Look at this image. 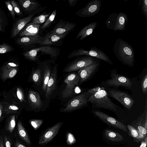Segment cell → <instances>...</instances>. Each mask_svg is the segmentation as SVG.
<instances>
[{
  "instance_id": "cell-1",
  "label": "cell",
  "mask_w": 147,
  "mask_h": 147,
  "mask_svg": "<svg viewBox=\"0 0 147 147\" xmlns=\"http://www.w3.org/2000/svg\"><path fill=\"white\" fill-rule=\"evenodd\" d=\"M113 52L121 62L123 64L132 67L135 62L134 49L126 41L117 38L114 44Z\"/></svg>"
},
{
  "instance_id": "cell-2",
  "label": "cell",
  "mask_w": 147,
  "mask_h": 147,
  "mask_svg": "<svg viewBox=\"0 0 147 147\" xmlns=\"http://www.w3.org/2000/svg\"><path fill=\"white\" fill-rule=\"evenodd\" d=\"M107 92L104 88L95 93L88 99V102L94 109H102L116 112L117 106L109 98Z\"/></svg>"
},
{
  "instance_id": "cell-3",
  "label": "cell",
  "mask_w": 147,
  "mask_h": 147,
  "mask_svg": "<svg viewBox=\"0 0 147 147\" xmlns=\"http://www.w3.org/2000/svg\"><path fill=\"white\" fill-rule=\"evenodd\" d=\"M128 18L125 13H113L107 18L106 24L107 28L114 31H123L128 21Z\"/></svg>"
},
{
  "instance_id": "cell-4",
  "label": "cell",
  "mask_w": 147,
  "mask_h": 147,
  "mask_svg": "<svg viewBox=\"0 0 147 147\" xmlns=\"http://www.w3.org/2000/svg\"><path fill=\"white\" fill-rule=\"evenodd\" d=\"M83 55L91 56L102 60L111 65L113 63L109 57L102 51L95 47H92L89 50L80 48L75 50L70 53L68 57L69 59Z\"/></svg>"
},
{
  "instance_id": "cell-5",
  "label": "cell",
  "mask_w": 147,
  "mask_h": 147,
  "mask_svg": "<svg viewBox=\"0 0 147 147\" xmlns=\"http://www.w3.org/2000/svg\"><path fill=\"white\" fill-rule=\"evenodd\" d=\"M112 70L111 74V78L104 82L106 86L108 87H123L125 88L131 89L132 82L127 77L120 74Z\"/></svg>"
},
{
  "instance_id": "cell-6",
  "label": "cell",
  "mask_w": 147,
  "mask_h": 147,
  "mask_svg": "<svg viewBox=\"0 0 147 147\" xmlns=\"http://www.w3.org/2000/svg\"><path fill=\"white\" fill-rule=\"evenodd\" d=\"M34 49L41 53L29 54L25 52L23 53L25 58L34 62L37 61L36 57L39 54H40V55H48L53 59L56 58L59 55L60 50L58 48L50 46L42 45Z\"/></svg>"
},
{
  "instance_id": "cell-7",
  "label": "cell",
  "mask_w": 147,
  "mask_h": 147,
  "mask_svg": "<svg viewBox=\"0 0 147 147\" xmlns=\"http://www.w3.org/2000/svg\"><path fill=\"white\" fill-rule=\"evenodd\" d=\"M101 3L100 0H92L88 2L84 7L77 11L76 15L82 18L94 16L99 12Z\"/></svg>"
},
{
  "instance_id": "cell-8",
  "label": "cell",
  "mask_w": 147,
  "mask_h": 147,
  "mask_svg": "<svg viewBox=\"0 0 147 147\" xmlns=\"http://www.w3.org/2000/svg\"><path fill=\"white\" fill-rule=\"evenodd\" d=\"M96 61L94 57L88 56L76 58L65 67L64 72H69L78 70Z\"/></svg>"
},
{
  "instance_id": "cell-9",
  "label": "cell",
  "mask_w": 147,
  "mask_h": 147,
  "mask_svg": "<svg viewBox=\"0 0 147 147\" xmlns=\"http://www.w3.org/2000/svg\"><path fill=\"white\" fill-rule=\"evenodd\" d=\"M88 98L85 92L74 97L67 103L62 112H70L84 107L88 104Z\"/></svg>"
},
{
  "instance_id": "cell-10",
  "label": "cell",
  "mask_w": 147,
  "mask_h": 147,
  "mask_svg": "<svg viewBox=\"0 0 147 147\" xmlns=\"http://www.w3.org/2000/svg\"><path fill=\"white\" fill-rule=\"evenodd\" d=\"M92 112L96 117L103 122L125 132H127L126 126L122 122L99 110H93Z\"/></svg>"
},
{
  "instance_id": "cell-11",
  "label": "cell",
  "mask_w": 147,
  "mask_h": 147,
  "mask_svg": "<svg viewBox=\"0 0 147 147\" xmlns=\"http://www.w3.org/2000/svg\"><path fill=\"white\" fill-rule=\"evenodd\" d=\"M80 77L78 74L73 73L67 76L64 80L66 86L62 93L63 98L71 97L73 94L74 90L80 82Z\"/></svg>"
},
{
  "instance_id": "cell-12",
  "label": "cell",
  "mask_w": 147,
  "mask_h": 147,
  "mask_svg": "<svg viewBox=\"0 0 147 147\" xmlns=\"http://www.w3.org/2000/svg\"><path fill=\"white\" fill-rule=\"evenodd\" d=\"M109 93L111 97L128 110H130L134 104V99L126 92L121 90H111L109 91Z\"/></svg>"
},
{
  "instance_id": "cell-13",
  "label": "cell",
  "mask_w": 147,
  "mask_h": 147,
  "mask_svg": "<svg viewBox=\"0 0 147 147\" xmlns=\"http://www.w3.org/2000/svg\"><path fill=\"white\" fill-rule=\"evenodd\" d=\"M18 3L22 11L30 15H34L42 7L37 1L34 0H17Z\"/></svg>"
},
{
  "instance_id": "cell-14",
  "label": "cell",
  "mask_w": 147,
  "mask_h": 147,
  "mask_svg": "<svg viewBox=\"0 0 147 147\" xmlns=\"http://www.w3.org/2000/svg\"><path fill=\"white\" fill-rule=\"evenodd\" d=\"M43 38V36L38 34L34 36L20 37L15 40V42L21 47L26 48L39 44Z\"/></svg>"
},
{
  "instance_id": "cell-15",
  "label": "cell",
  "mask_w": 147,
  "mask_h": 147,
  "mask_svg": "<svg viewBox=\"0 0 147 147\" xmlns=\"http://www.w3.org/2000/svg\"><path fill=\"white\" fill-rule=\"evenodd\" d=\"M63 123L58 122L46 130L39 138L38 144L42 145L50 142L56 136Z\"/></svg>"
},
{
  "instance_id": "cell-16",
  "label": "cell",
  "mask_w": 147,
  "mask_h": 147,
  "mask_svg": "<svg viewBox=\"0 0 147 147\" xmlns=\"http://www.w3.org/2000/svg\"><path fill=\"white\" fill-rule=\"evenodd\" d=\"M34 15H28L16 20L10 31V37L12 38L18 35L24 27L31 20Z\"/></svg>"
},
{
  "instance_id": "cell-17",
  "label": "cell",
  "mask_w": 147,
  "mask_h": 147,
  "mask_svg": "<svg viewBox=\"0 0 147 147\" xmlns=\"http://www.w3.org/2000/svg\"><path fill=\"white\" fill-rule=\"evenodd\" d=\"M76 26L75 23L61 20L49 32L52 34H62L70 32Z\"/></svg>"
},
{
  "instance_id": "cell-18",
  "label": "cell",
  "mask_w": 147,
  "mask_h": 147,
  "mask_svg": "<svg viewBox=\"0 0 147 147\" xmlns=\"http://www.w3.org/2000/svg\"><path fill=\"white\" fill-rule=\"evenodd\" d=\"M70 32L61 34H52L48 32L39 44L41 45H55L59 42L62 41Z\"/></svg>"
},
{
  "instance_id": "cell-19",
  "label": "cell",
  "mask_w": 147,
  "mask_h": 147,
  "mask_svg": "<svg viewBox=\"0 0 147 147\" xmlns=\"http://www.w3.org/2000/svg\"><path fill=\"white\" fill-rule=\"evenodd\" d=\"M98 64L96 62L87 65L78 71L80 80V84H82L88 79L96 70Z\"/></svg>"
},
{
  "instance_id": "cell-20",
  "label": "cell",
  "mask_w": 147,
  "mask_h": 147,
  "mask_svg": "<svg viewBox=\"0 0 147 147\" xmlns=\"http://www.w3.org/2000/svg\"><path fill=\"white\" fill-rule=\"evenodd\" d=\"M57 76V65H55L51 71L49 79L48 82L45 96L49 98L56 87Z\"/></svg>"
},
{
  "instance_id": "cell-21",
  "label": "cell",
  "mask_w": 147,
  "mask_h": 147,
  "mask_svg": "<svg viewBox=\"0 0 147 147\" xmlns=\"http://www.w3.org/2000/svg\"><path fill=\"white\" fill-rule=\"evenodd\" d=\"M18 66V64L12 62L7 63L4 65L1 74L2 80H5L13 77L17 73Z\"/></svg>"
},
{
  "instance_id": "cell-22",
  "label": "cell",
  "mask_w": 147,
  "mask_h": 147,
  "mask_svg": "<svg viewBox=\"0 0 147 147\" xmlns=\"http://www.w3.org/2000/svg\"><path fill=\"white\" fill-rule=\"evenodd\" d=\"M137 129L145 137L147 136V113L142 114L137 119L133 121L130 125Z\"/></svg>"
},
{
  "instance_id": "cell-23",
  "label": "cell",
  "mask_w": 147,
  "mask_h": 147,
  "mask_svg": "<svg viewBox=\"0 0 147 147\" xmlns=\"http://www.w3.org/2000/svg\"><path fill=\"white\" fill-rule=\"evenodd\" d=\"M28 100L31 108L34 109H39L42 105L39 94L36 92L30 90L28 92Z\"/></svg>"
},
{
  "instance_id": "cell-24",
  "label": "cell",
  "mask_w": 147,
  "mask_h": 147,
  "mask_svg": "<svg viewBox=\"0 0 147 147\" xmlns=\"http://www.w3.org/2000/svg\"><path fill=\"white\" fill-rule=\"evenodd\" d=\"M40 27V24L32 23L28 24L19 34V36H32L38 34Z\"/></svg>"
},
{
  "instance_id": "cell-25",
  "label": "cell",
  "mask_w": 147,
  "mask_h": 147,
  "mask_svg": "<svg viewBox=\"0 0 147 147\" xmlns=\"http://www.w3.org/2000/svg\"><path fill=\"white\" fill-rule=\"evenodd\" d=\"M97 25V22H95L85 26L79 32L76 37V39L79 38V40H82L86 37L91 34Z\"/></svg>"
},
{
  "instance_id": "cell-26",
  "label": "cell",
  "mask_w": 147,
  "mask_h": 147,
  "mask_svg": "<svg viewBox=\"0 0 147 147\" xmlns=\"http://www.w3.org/2000/svg\"><path fill=\"white\" fill-rule=\"evenodd\" d=\"M42 89L45 92L47 85L51 73L50 66L46 62L43 64L42 67Z\"/></svg>"
},
{
  "instance_id": "cell-27",
  "label": "cell",
  "mask_w": 147,
  "mask_h": 147,
  "mask_svg": "<svg viewBox=\"0 0 147 147\" xmlns=\"http://www.w3.org/2000/svg\"><path fill=\"white\" fill-rule=\"evenodd\" d=\"M126 127L128 134L134 138L135 142H138L144 138L145 137L142 134L130 125L128 124Z\"/></svg>"
},
{
  "instance_id": "cell-28",
  "label": "cell",
  "mask_w": 147,
  "mask_h": 147,
  "mask_svg": "<svg viewBox=\"0 0 147 147\" xmlns=\"http://www.w3.org/2000/svg\"><path fill=\"white\" fill-rule=\"evenodd\" d=\"M105 137L108 140L113 142H120L124 139L120 134L110 130L106 129L104 132Z\"/></svg>"
},
{
  "instance_id": "cell-29",
  "label": "cell",
  "mask_w": 147,
  "mask_h": 147,
  "mask_svg": "<svg viewBox=\"0 0 147 147\" xmlns=\"http://www.w3.org/2000/svg\"><path fill=\"white\" fill-rule=\"evenodd\" d=\"M9 23L7 17L4 11L0 7V32H5Z\"/></svg>"
},
{
  "instance_id": "cell-30",
  "label": "cell",
  "mask_w": 147,
  "mask_h": 147,
  "mask_svg": "<svg viewBox=\"0 0 147 147\" xmlns=\"http://www.w3.org/2000/svg\"><path fill=\"white\" fill-rule=\"evenodd\" d=\"M18 134L20 137L29 145L31 144L28 135L21 122L19 121L18 124Z\"/></svg>"
},
{
  "instance_id": "cell-31",
  "label": "cell",
  "mask_w": 147,
  "mask_h": 147,
  "mask_svg": "<svg viewBox=\"0 0 147 147\" xmlns=\"http://www.w3.org/2000/svg\"><path fill=\"white\" fill-rule=\"evenodd\" d=\"M42 69L37 68L33 71L32 75V79L33 82L37 85L40 84L42 79Z\"/></svg>"
},
{
  "instance_id": "cell-32",
  "label": "cell",
  "mask_w": 147,
  "mask_h": 147,
  "mask_svg": "<svg viewBox=\"0 0 147 147\" xmlns=\"http://www.w3.org/2000/svg\"><path fill=\"white\" fill-rule=\"evenodd\" d=\"M50 16V13L42 14L34 18L32 23L40 24L45 22Z\"/></svg>"
},
{
  "instance_id": "cell-33",
  "label": "cell",
  "mask_w": 147,
  "mask_h": 147,
  "mask_svg": "<svg viewBox=\"0 0 147 147\" xmlns=\"http://www.w3.org/2000/svg\"><path fill=\"white\" fill-rule=\"evenodd\" d=\"M57 13L56 9L54 10L48 18L45 23L42 26L41 28L42 29H45L49 27L51 23L54 20Z\"/></svg>"
},
{
  "instance_id": "cell-34",
  "label": "cell",
  "mask_w": 147,
  "mask_h": 147,
  "mask_svg": "<svg viewBox=\"0 0 147 147\" xmlns=\"http://www.w3.org/2000/svg\"><path fill=\"white\" fill-rule=\"evenodd\" d=\"M3 111L6 114L14 113L16 112L19 108L14 105H5L3 106Z\"/></svg>"
},
{
  "instance_id": "cell-35",
  "label": "cell",
  "mask_w": 147,
  "mask_h": 147,
  "mask_svg": "<svg viewBox=\"0 0 147 147\" xmlns=\"http://www.w3.org/2000/svg\"><path fill=\"white\" fill-rule=\"evenodd\" d=\"M13 48L9 44L3 42L0 45V54H4L13 51Z\"/></svg>"
},
{
  "instance_id": "cell-36",
  "label": "cell",
  "mask_w": 147,
  "mask_h": 147,
  "mask_svg": "<svg viewBox=\"0 0 147 147\" xmlns=\"http://www.w3.org/2000/svg\"><path fill=\"white\" fill-rule=\"evenodd\" d=\"M16 126L15 116L13 115L9 118L7 125V129L10 133H12Z\"/></svg>"
},
{
  "instance_id": "cell-37",
  "label": "cell",
  "mask_w": 147,
  "mask_h": 147,
  "mask_svg": "<svg viewBox=\"0 0 147 147\" xmlns=\"http://www.w3.org/2000/svg\"><path fill=\"white\" fill-rule=\"evenodd\" d=\"M138 5L140 7L145 19L147 20V0H139Z\"/></svg>"
},
{
  "instance_id": "cell-38",
  "label": "cell",
  "mask_w": 147,
  "mask_h": 147,
  "mask_svg": "<svg viewBox=\"0 0 147 147\" xmlns=\"http://www.w3.org/2000/svg\"><path fill=\"white\" fill-rule=\"evenodd\" d=\"M11 2L13 7L16 14L19 16H22L23 15L22 11L18 2L15 0H11Z\"/></svg>"
},
{
  "instance_id": "cell-39",
  "label": "cell",
  "mask_w": 147,
  "mask_h": 147,
  "mask_svg": "<svg viewBox=\"0 0 147 147\" xmlns=\"http://www.w3.org/2000/svg\"><path fill=\"white\" fill-rule=\"evenodd\" d=\"M5 5L9 11L13 19H15L16 13L11 1L7 0L5 1Z\"/></svg>"
},
{
  "instance_id": "cell-40",
  "label": "cell",
  "mask_w": 147,
  "mask_h": 147,
  "mask_svg": "<svg viewBox=\"0 0 147 147\" xmlns=\"http://www.w3.org/2000/svg\"><path fill=\"white\" fill-rule=\"evenodd\" d=\"M31 125L35 130H36L41 126L43 122L41 119H32L29 121Z\"/></svg>"
},
{
  "instance_id": "cell-41",
  "label": "cell",
  "mask_w": 147,
  "mask_h": 147,
  "mask_svg": "<svg viewBox=\"0 0 147 147\" xmlns=\"http://www.w3.org/2000/svg\"><path fill=\"white\" fill-rule=\"evenodd\" d=\"M104 88L103 87L97 86L89 89L85 92L89 98L91 96Z\"/></svg>"
},
{
  "instance_id": "cell-42",
  "label": "cell",
  "mask_w": 147,
  "mask_h": 147,
  "mask_svg": "<svg viewBox=\"0 0 147 147\" xmlns=\"http://www.w3.org/2000/svg\"><path fill=\"white\" fill-rule=\"evenodd\" d=\"M66 138L67 143L68 145H72L76 142V140L74 136L70 133H68L67 134Z\"/></svg>"
},
{
  "instance_id": "cell-43",
  "label": "cell",
  "mask_w": 147,
  "mask_h": 147,
  "mask_svg": "<svg viewBox=\"0 0 147 147\" xmlns=\"http://www.w3.org/2000/svg\"><path fill=\"white\" fill-rule=\"evenodd\" d=\"M141 87L142 91L144 94L147 93V74H146L144 77L142 81Z\"/></svg>"
},
{
  "instance_id": "cell-44",
  "label": "cell",
  "mask_w": 147,
  "mask_h": 147,
  "mask_svg": "<svg viewBox=\"0 0 147 147\" xmlns=\"http://www.w3.org/2000/svg\"><path fill=\"white\" fill-rule=\"evenodd\" d=\"M17 95L18 98L20 101L22 102L24 100V95L23 92L21 89L18 88L17 89Z\"/></svg>"
},
{
  "instance_id": "cell-45",
  "label": "cell",
  "mask_w": 147,
  "mask_h": 147,
  "mask_svg": "<svg viewBox=\"0 0 147 147\" xmlns=\"http://www.w3.org/2000/svg\"><path fill=\"white\" fill-rule=\"evenodd\" d=\"M141 144L139 147H146L147 144V136H146L141 141Z\"/></svg>"
},
{
  "instance_id": "cell-46",
  "label": "cell",
  "mask_w": 147,
  "mask_h": 147,
  "mask_svg": "<svg viewBox=\"0 0 147 147\" xmlns=\"http://www.w3.org/2000/svg\"><path fill=\"white\" fill-rule=\"evenodd\" d=\"M4 141L5 147H11L10 142L6 136L4 137Z\"/></svg>"
},
{
  "instance_id": "cell-47",
  "label": "cell",
  "mask_w": 147,
  "mask_h": 147,
  "mask_svg": "<svg viewBox=\"0 0 147 147\" xmlns=\"http://www.w3.org/2000/svg\"><path fill=\"white\" fill-rule=\"evenodd\" d=\"M78 1V0H68V2L70 6L73 7L76 4Z\"/></svg>"
},
{
  "instance_id": "cell-48",
  "label": "cell",
  "mask_w": 147,
  "mask_h": 147,
  "mask_svg": "<svg viewBox=\"0 0 147 147\" xmlns=\"http://www.w3.org/2000/svg\"><path fill=\"white\" fill-rule=\"evenodd\" d=\"M3 105L1 102L0 99V119L1 117L3 111Z\"/></svg>"
},
{
  "instance_id": "cell-49",
  "label": "cell",
  "mask_w": 147,
  "mask_h": 147,
  "mask_svg": "<svg viewBox=\"0 0 147 147\" xmlns=\"http://www.w3.org/2000/svg\"><path fill=\"white\" fill-rule=\"evenodd\" d=\"M15 147H26L18 142H16L15 144Z\"/></svg>"
},
{
  "instance_id": "cell-50",
  "label": "cell",
  "mask_w": 147,
  "mask_h": 147,
  "mask_svg": "<svg viewBox=\"0 0 147 147\" xmlns=\"http://www.w3.org/2000/svg\"><path fill=\"white\" fill-rule=\"evenodd\" d=\"M0 147H4L3 138L2 136L0 138Z\"/></svg>"
}]
</instances>
